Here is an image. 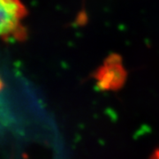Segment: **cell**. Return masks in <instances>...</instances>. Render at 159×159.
I'll return each mask as SVG.
<instances>
[{
  "label": "cell",
  "mask_w": 159,
  "mask_h": 159,
  "mask_svg": "<svg viewBox=\"0 0 159 159\" xmlns=\"http://www.w3.org/2000/svg\"><path fill=\"white\" fill-rule=\"evenodd\" d=\"M149 159H159V149L156 150V151L151 155V157H149Z\"/></svg>",
  "instance_id": "cell-2"
},
{
  "label": "cell",
  "mask_w": 159,
  "mask_h": 159,
  "mask_svg": "<svg viewBox=\"0 0 159 159\" xmlns=\"http://www.w3.org/2000/svg\"><path fill=\"white\" fill-rule=\"evenodd\" d=\"M28 11L20 0H0V38L22 39Z\"/></svg>",
  "instance_id": "cell-1"
}]
</instances>
